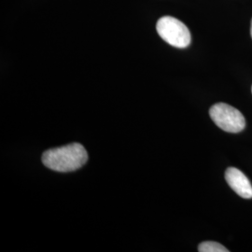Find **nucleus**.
I'll use <instances>...</instances> for the list:
<instances>
[{
	"instance_id": "6",
	"label": "nucleus",
	"mask_w": 252,
	"mask_h": 252,
	"mask_svg": "<svg viewBox=\"0 0 252 252\" xmlns=\"http://www.w3.org/2000/svg\"><path fill=\"white\" fill-rule=\"evenodd\" d=\"M251 35H252V27H251Z\"/></svg>"
},
{
	"instance_id": "3",
	"label": "nucleus",
	"mask_w": 252,
	"mask_h": 252,
	"mask_svg": "<svg viewBox=\"0 0 252 252\" xmlns=\"http://www.w3.org/2000/svg\"><path fill=\"white\" fill-rule=\"evenodd\" d=\"M209 115L218 127L228 133H239L246 126L243 114L236 108L224 103H219L209 109Z\"/></svg>"
},
{
	"instance_id": "2",
	"label": "nucleus",
	"mask_w": 252,
	"mask_h": 252,
	"mask_svg": "<svg viewBox=\"0 0 252 252\" xmlns=\"http://www.w3.org/2000/svg\"><path fill=\"white\" fill-rule=\"evenodd\" d=\"M156 29L159 36L169 45L183 49L190 44L191 36L188 27L180 20L164 16L157 22Z\"/></svg>"
},
{
	"instance_id": "5",
	"label": "nucleus",
	"mask_w": 252,
	"mask_h": 252,
	"mask_svg": "<svg viewBox=\"0 0 252 252\" xmlns=\"http://www.w3.org/2000/svg\"><path fill=\"white\" fill-rule=\"evenodd\" d=\"M198 252H228L229 251L221 244L214 241L202 242L198 246Z\"/></svg>"
},
{
	"instance_id": "4",
	"label": "nucleus",
	"mask_w": 252,
	"mask_h": 252,
	"mask_svg": "<svg viewBox=\"0 0 252 252\" xmlns=\"http://www.w3.org/2000/svg\"><path fill=\"white\" fill-rule=\"evenodd\" d=\"M228 185L242 198H252V185L243 172L235 167H229L225 172Z\"/></svg>"
},
{
	"instance_id": "1",
	"label": "nucleus",
	"mask_w": 252,
	"mask_h": 252,
	"mask_svg": "<svg viewBox=\"0 0 252 252\" xmlns=\"http://www.w3.org/2000/svg\"><path fill=\"white\" fill-rule=\"evenodd\" d=\"M88 161V153L80 143H72L48 150L42 155V162L51 170L73 172L80 169Z\"/></svg>"
},
{
	"instance_id": "7",
	"label": "nucleus",
	"mask_w": 252,
	"mask_h": 252,
	"mask_svg": "<svg viewBox=\"0 0 252 252\" xmlns=\"http://www.w3.org/2000/svg\"></svg>"
}]
</instances>
